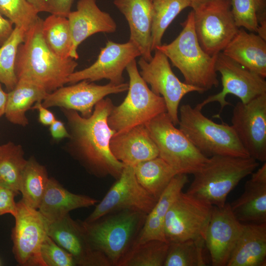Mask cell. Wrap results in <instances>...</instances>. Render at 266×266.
Returning a JSON list of instances; mask_svg holds the SVG:
<instances>
[{
	"mask_svg": "<svg viewBox=\"0 0 266 266\" xmlns=\"http://www.w3.org/2000/svg\"><path fill=\"white\" fill-rule=\"evenodd\" d=\"M114 105L110 99L104 98L96 104L88 117L73 110L62 109L67 120L72 155L97 177L117 179L125 165L114 157L110 149L115 132L109 126L108 117Z\"/></svg>",
	"mask_w": 266,
	"mask_h": 266,
	"instance_id": "obj_1",
	"label": "cell"
},
{
	"mask_svg": "<svg viewBox=\"0 0 266 266\" xmlns=\"http://www.w3.org/2000/svg\"><path fill=\"white\" fill-rule=\"evenodd\" d=\"M43 20L38 17L26 32L18 48L15 72L18 80L35 84L50 93L67 83L78 63L71 58L58 56L49 48L42 36Z\"/></svg>",
	"mask_w": 266,
	"mask_h": 266,
	"instance_id": "obj_2",
	"label": "cell"
},
{
	"mask_svg": "<svg viewBox=\"0 0 266 266\" xmlns=\"http://www.w3.org/2000/svg\"><path fill=\"white\" fill-rule=\"evenodd\" d=\"M146 215L139 211L122 210L92 222H80L93 248L103 254L111 266H117L135 244Z\"/></svg>",
	"mask_w": 266,
	"mask_h": 266,
	"instance_id": "obj_3",
	"label": "cell"
},
{
	"mask_svg": "<svg viewBox=\"0 0 266 266\" xmlns=\"http://www.w3.org/2000/svg\"><path fill=\"white\" fill-rule=\"evenodd\" d=\"M181 25L182 30L174 40L169 44H162L156 49L163 53L180 70L185 83L204 92L217 87L219 84L215 69L217 55H208L200 45L195 31L193 10Z\"/></svg>",
	"mask_w": 266,
	"mask_h": 266,
	"instance_id": "obj_4",
	"label": "cell"
},
{
	"mask_svg": "<svg viewBox=\"0 0 266 266\" xmlns=\"http://www.w3.org/2000/svg\"><path fill=\"white\" fill-rule=\"evenodd\" d=\"M259 166L252 157L213 156L198 171L187 194L213 206L221 207L230 193Z\"/></svg>",
	"mask_w": 266,
	"mask_h": 266,
	"instance_id": "obj_5",
	"label": "cell"
},
{
	"mask_svg": "<svg viewBox=\"0 0 266 266\" xmlns=\"http://www.w3.org/2000/svg\"><path fill=\"white\" fill-rule=\"evenodd\" d=\"M179 129L203 155L249 157L233 128L223 122L219 124L204 116L201 109L190 104L181 106Z\"/></svg>",
	"mask_w": 266,
	"mask_h": 266,
	"instance_id": "obj_6",
	"label": "cell"
},
{
	"mask_svg": "<svg viewBox=\"0 0 266 266\" xmlns=\"http://www.w3.org/2000/svg\"><path fill=\"white\" fill-rule=\"evenodd\" d=\"M126 69L129 78L128 94L120 104L113 106L108 117V125L115 133L145 125L166 112L164 99L149 88L140 75L136 60Z\"/></svg>",
	"mask_w": 266,
	"mask_h": 266,
	"instance_id": "obj_7",
	"label": "cell"
},
{
	"mask_svg": "<svg viewBox=\"0 0 266 266\" xmlns=\"http://www.w3.org/2000/svg\"><path fill=\"white\" fill-rule=\"evenodd\" d=\"M155 143L160 158L178 174H194L208 161L179 129L166 112L145 124Z\"/></svg>",
	"mask_w": 266,
	"mask_h": 266,
	"instance_id": "obj_8",
	"label": "cell"
},
{
	"mask_svg": "<svg viewBox=\"0 0 266 266\" xmlns=\"http://www.w3.org/2000/svg\"><path fill=\"white\" fill-rule=\"evenodd\" d=\"M195 33L200 45L210 56L222 52L239 30L230 0H208L192 6Z\"/></svg>",
	"mask_w": 266,
	"mask_h": 266,
	"instance_id": "obj_9",
	"label": "cell"
},
{
	"mask_svg": "<svg viewBox=\"0 0 266 266\" xmlns=\"http://www.w3.org/2000/svg\"><path fill=\"white\" fill-rule=\"evenodd\" d=\"M212 206L182 191L166 216L164 233L166 241H205Z\"/></svg>",
	"mask_w": 266,
	"mask_h": 266,
	"instance_id": "obj_10",
	"label": "cell"
},
{
	"mask_svg": "<svg viewBox=\"0 0 266 266\" xmlns=\"http://www.w3.org/2000/svg\"><path fill=\"white\" fill-rule=\"evenodd\" d=\"M150 61L140 57L137 64L144 81L150 85L151 91L163 97L166 112L175 126L179 123L178 107L182 98L191 92L204 91L198 87L181 82L171 69L168 59L161 51L154 50Z\"/></svg>",
	"mask_w": 266,
	"mask_h": 266,
	"instance_id": "obj_11",
	"label": "cell"
},
{
	"mask_svg": "<svg viewBox=\"0 0 266 266\" xmlns=\"http://www.w3.org/2000/svg\"><path fill=\"white\" fill-rule=\"evenodd\" d=\"M215 69L221 75L223 88L219 93L208 97L196 106L202 110L206 104L217 102L220 110L215 118H220L223 109L231 105L226 100L227 95L231 94L247 103L255 98L266 93V81L260 75L245 68L225 55L222 52L217 56Z\"/></svg>",
	"mask_w": 266,
	"mask_h": 266,
	"instance_id": "obj_12",
	"label": "cell"
},
{
	"mask_svg": "<svg viewBox=\"0 0 266 266\" xmlns=\"http://www.w3.org/2000/svg\"><path fill=\"white\" fill-rule=\"evenodd\" d=\"M17 205L12 233L14 257L22 266H45L40 248L48 235V221L38 209L28 206L22 200Z\"/></svg>",
	"mask_w": 266,
	"mask_h": 266,
	"instance_id": "obj_13",
	"label": "cell"
},
{
	"mask_svg": "<svg viewBox=\"0 0 266 266\" xmlns=\"http://www.w3.org/2000/svg\"><path fill=\"white\" fill-rule=\"evenodd\" d=\"M157 200L138 182L133 167L125 165L119 177L84 221L92 222L106 214L122 210H134L147 214Z\"/></svg>",
	"mask_w": 266,
	"mask_h": 266,
	"instance_id": "obj_14",
	"label": "cell"
},
{
	"mask_svg": "<svg viewBox=\"0 0 266 266\" xmlns=\"http://www.w3.org/2000/svg\"><path fill=\"white\" fill-rule=\"evenodd\" d=\"M231 122L249 156L257 161L266 162V93L247 103L237 102Z\"/></svg>",
	"mask_w": 266,
	"mask_h": 266,
	"instance_id": "obj_15",
	"label": "cell"
},
{
	"mask_svg": "<svg viewBox=\"0 0 266 266\" xmlns=\"http://www.w3.org/2000/svg\"><path fill=\"white\" fill-rule=\"evenodd\" d=\"M141 56L136 46L130 41L119 43L111 40L102 48L97 60L89 67L74 71L68 77L67 83L83 80L90 82L105 79L115 84L124 83V70L133 60Z\"/></svg>",
	"mask_w": 266,
	"mask_h": 266,
	"instance_id": "obj_16",
	"label": "cell"
},
{
	"mask_svg": "<svg viewBox=\"0 0 266 266\" xmlns=\"http://www.w3.org/2000/svg\"><path fill=\"white\" fill-rule=\"evenodd\" d=\"M72 85L61 87L48 93L42 101L46 108L60 107L79 112L84 117L90 116L96 104L105 97L128 91L129 84H115L109 82L98 85L86 80Z\"/></svg>",
	"mask_w": 266,
	"mask_h": 266,
	"instance_id": "obj_17",
	"label": "cell"
},
{
	"mask_svg": "<svg viewBox=\"0 0 266 266\" xmlns=\"http://www.w3.org/2000/svg\"><path fill=\"white\" fill-rule=\"evenodd\" d=\"M244 225L234 216L230 203L212 206L205 245L213 266H226Z\"/></svg>",
	"mask_w": 266,
	"mask_h": 266,
	"instance_id": "obj_18",
	"label": "cell"
},
{
	"mask_svg": "<svg viewBox=\"0 0 266 266\" xmlns=\"http://www.w3.org/2000/svg\"><path fill=\"white\" fill-rule=\"evenodd\" d=\"M47 234L72 255L78 266H111L103 254L93 248L80 221L74 220L69 214L48 221Z\"/></svg>",
	"mask_w": 266,
	"mask_h": 266,
	"instance_id": "obj_19",
	"label": "cell"
},
{
	"mask_svg": "<svg viewBox=\"0 0 266 266\" xmlns=\"http://www.w3.org/2000/svg\"><path fill=\"white\" fill-rule=\"evenodd\" d=\"M67 18L72 39L69 57L74 60L79 58L78 47L88 37L99 33H113L117 29L114 20L99 7L96 0H79L76 10Z\"/></svg>",
	"mask_w": 266,
	"mask_h": 266,
	"instance_id": "obj_20",
	"label": "cell"
},
{
	"mask_svg": "<svg viewBox=\"0 0 266 266\" xmlns=\"http://www.w3.org/2000/svg\"><path fill=\"white\" fill-rule=\"evenodd\" d=\"M110 149L117 160L133 166L159 156L157 147L145 125L115 133L110 140Z\"/></svg>",
	"mask_w": 266,
	"mask_h": 266,
	"instance_id": "obj_21",
	"label": "cell"
},
{
	"mask_svg": "<svg viewBox=\"0 0 266 266\" xmlns=\"http://www.w3.org/2000/svg\"><path fill=\"white\" fill-rule=\"evenodd\" d=\"M114 5L124 16L130 29L129 41L138 49L141 57L150 61L151 52L152 3L151 0H114Z\"/></svg>",
	"mask_w": 266,
	"mask_h": 266,
	"instance_id": "obj_22",
	"label": "cell"
},
{
	"mask_svg": "<svg viewBox=\"0 0 266 266\" xmlns=\"http://www.w3.org/2000/svg\"><path fill=\"white\" fill-rule=\"evenodd\" d=\"M251 175L242 195L230 204L231 209L241 223H266V162Z\"/></svg>",
	"mask_w": 266,
	"mask_h": 266,
	"instance_id": "obj_23",
	"label": "cell"
},
{
	"mask_svg": "<svg viewBox=\"0 0 266 266\" xmlns=\"http://www.w3.org/2000/svg\"><path fill=\"white\" fill-rule=\"evenodd\" d=\"M221 52L245 68L266 78V40L257 33L239 29Z\"/></svg>",
	"mask_w": 266,
	"mask_h": 266,
	"instance_id": "obj_24",
	"label": "cell"
},
{
	"mask_svg": "<svg viewBox=\"0 0 266 266\" xmlns=\"http://www.w3.org/2000/svg\"><path fill=\"white\" fill-rule=\"evenodd\" d=\"M266 265V223L244 224L226 266Z\"/></svg>",
	"mask_w": 266,
	"mask_h": 266,
	"instance_id": "obj_25",
	"label": "cell"
},
{
	"mask_svg": "<svg viewBox=\"0 0 266 266\" xmlns=\"http://www.w3.org/2000/svg\"><path fill=\"white\" fill-rule=\"evenodd\" d=\"M99 202L91 197L68 191L51 178L49 179L38 210L48 222H52L69 214L71 210L92 206Z\"/></svg>",
	"mask_w": 266,
	"mask_h": 266,
	"instance_id": "obj_26",
	"label": "cell"
},
{
	"mask_svg": "<svg viewBox=\"0 0 266 266\" xmlns=\"http://www.w3.org/2000/svg\"><path fill=\"white\" fill-rule=\"evenodd\" d=\"M188 182L186 174H178L172 178L147 214L135 245L151 239L166 241L164 233L166 215L172 203Z\"/></svg>",
	"mask_w": 266,
	"mask_h": 266,
	"instance_id": "obj_27",
	"label": "cell"
},
{
	"mask_svg": "<svg viewBox=\"0 0 266 266\" xmlns=\"http://www.w3.org/2000/svg\"><path fill=\"white\" fill-rule=\"evenodd\" d=\"M48 93L33 83L18 80L15 87L7 93L4 115L10 123L26 126L29 121L26 115L37 101H42Z\"/></svg>",
	"mask_w": 266,
	"mask_h": 266,
	"instance_id": "obj_28",
	"label": "cell"
},
{
	"mask_svg": "<svg viewBox=\"0 0 266 266\" xmlns=\"http://www.w3.org/2000/svg\"><path fill=\"white\" fill-rule=\"evenodd\" d=\"M133 167L140 185L157 200L178 173L159 157L141 162Z\"/></svg>",
	"mask_w": 266,
	"mask_h": 266,
	"instance_id": "obj_29",
	"label": "cell"
},
{
	"mask_svg": "<svg viewBox=\"0 0 266 266\" xmlns=\"http://www.w3.org/2000/svg\"><path fill=\"white\" fill-rule=\"evenodd\" d=\"M49 178L45 167L33 158L27 160L21 178L19 193L22 200L38 209L45 192Z\"/></svg>",
	"mask_w": 266,
	"mask_h": 266,
	"instance_id": "obj_30",
	"label": "cell"
},
{
	"mask_svg": "<svg viewBox=\"0 0 266 266\" xmlns=\"http://www.w3.org/2000/svg\"><path fill=\"white\" fill-rule=\"evenodd\" d=\"M27 160L22 147L8 142L0 146V185L19 193L20 184Z\"/></svg>",
	"mask_w": 266,
	"mask_h": 266,
	"instance_id": "obj_31",
	"label": "cell"
},
{
	"mask_svg": "<svg viewBox=\"0 0 266 266\" xmlns=\"http://www.w3.org/2000/svg\"><path fill=\"white\" fill-rule=\"evenodd\" d=\"M151 50L162 44L163 35L176 17L192 6L190 0H152Z\"/></svg>",
	"mask_w": 266,
	"mask_h": 266,
	"instance_id": "obj_32",
	"label": "cell"
},
{
	"mask_svg": "<svg viewBox=\"0 0 266 266\" xmlns=\"http://www.w3.org/2000/svg\"><path fill=\"white\" fill-rule=\"evenodd\" d=\"M42 34L55 54L62 58H70L72 39L67 18L51 14L43 20Z\"/></svg>",
	"mask_w": 266,
	"mask_h": 266,
	"instance_id": "obj_33",
	"label": "cell"
},
{
	"mask_svg": "<svg viewBox=\"0 0 266 266\" xmlns=\"http://www.w3.org/2000/svg\"><path fill=\"white\" fill-rule=\"evenodd\" d=\"M168 246L167 242L159 239L136 244L117 266H164Z\"/></svg>",
	"mask_w": 266,
	"mask_h": 266,
	"instance_id": "obj_34",
	"label": "cell"
},
{
	"mask_svg": "<svg viewBox=\"0 0 266 266\" xmlns=\"http://www.w3.org/2000/svg\"><path fill=\"white\" fill-rule=\"evenodd\" d=\"M203 239H188L169 243L164 266H205Z\"/></svg>",
	"mask_w": 266,
	"mask_h": 266,
	"instance_id": "obj_35",
	"label": "cell"
},
{
	"mask_svg": "<svg viewBox=\"0 0 266 266\" xmlns=\"http://www.w3.org/2000/svg\"><path fill=\"white\" fill-rule=\"evenodd\" d=\"M26 32L14 27L10 36L0 47V82L8 91L12 90L18 82L15 61L18 47L24 40Z\"/></svg>",
	"mask_w": 266,
	"mask_h": 266,
	"instance_id": "obj_36",
	"label": "cell"
},
{
	"mask_svg": "<svg viewBox=\"0 0 266 266\" xmlns=\"http://www.w3.org/2000/svg\"><path fill=\"white\" fill-rule=\"evenodd\" d=\"M237 27L257 33L259 22L266 18V0H230Z\"/></svg>",
	"mask_w": 266,
	"mask_h": 266,
	"instance_id": "obj_37",
	"label": "cell"
},
{
	"mask_svg": "<svg viewBox=\"0 0 266 266\" xmlns=\"http://www.w3.org/2000/svg\"><path fill=\"white\" fill-rule=\"evenodd\" d=\"M38 13L27 0H0V13L26 31L37 20Z\"/></svg>",
	"mask_w": 266,
	"mask_h": 266,
	"instance_id": "obj_38",
	"label": "cell"
},
{
	"mask_svg": "<svg viewBox=\"0 0 266 266\" xmlns=\"http://www.w3.org/2000/svg\"><path fill=\"white\" fill-rule=\"evenodd\" d=\"M40 254L45 266H76L72 255L56 243L48 235L44 238Z\"/></svg>",
	"mask_w": 266,
	"mask_h": 266,
	"instance_id": "obj_39",
	"label": "cell"
},
{
	"mask_svg": "<svg viewBox=\"0 0 266 266\" xmlns=\"http://www.w3.org/2000/svg\"><path fill=\"white\" fill-rule=\"evenodd\" d=\"M16 195L11 189L0 185V215L10 214L15 216L17 205L14 199Z\"/></svg>",
	"mask_w": 266,
	"mask_h": 266,
	"instance_id": "obj_40",
	"label": "cell"
},
{
	"mask_svg": "<svg viewBox=\"0 0 266 266\" xmlns=\"http://www.w3.org/2000/svg\"><path fill=\"white\" fill-rule=\"evenodd\" d=\"M74 0H45L46 12L67 17Z\"/></svg>",
	"mask_w": 266,
	"mask_h": 266,
	"instance_id": "obj_41",
	"label": "cell"
},
{
	"mask_svg": "<svg viewBox=\"0 0 266 266\" xmlns=\"http://www.w3.org/2000/svg\"><path fill=\"white\" fill-rule=\"evenodd\" d=\"M47 108L42 105V101H37L31 108L38 111V121L44 126H50L57 119L54 114Z\"/></svg>",
	"mask_w": 266,
	"mask_h": 266,
	"instance_id": "obj_42",
	"label": "cell"
},
{
	"mask_svg": "<svg viewBox=\"0 0 266 266\" xmlns=\"http://www.w3.org/2000/svg\"><path fill=\"white\" fill-rule=\"evenodd\" d=\"M49 126L50 134L54 139L59 140L64 138H69L70 135L68 131L61 121L56 119Z\"/></svg>",
	"mask_w": 266,
	"mask_h": 266,
	"instance_id": "obj_43",
	"label": "cell"
},
{
	"mask_svg": "<svg viewBox=\"0 0 266 266\" xmlns=\"http://www.w3.org/2000/svg\"><path fill=\"white\" fill-rule=\"evenodd\" d=\"M14 29L13 24L8 19L4 18L0 13V47L10 36Z\"/></svg>",
	"mask_w": 266,
	"mask_h": 266,
	"instance_id": "obj_44",
	"label": "cell"
},
{
	"mask_svg": "<svg viewBox=\"0 0 266 266\" xmlns=\"http://www.w3.org/2000/svg\"><path fill=\"white\" fill-rule=\"evenodd\" d=\"M7 99V93L2 89V84L0 82V117L4 115Z\"/></svg>",
	"mask_w": 266,
	"mask_h": 266,
	"instance_id": "obj_45",
	"label": "cell"
},
{
	"mask_svg": "<svg viewBox=\"0 0 266 266\" xmlns=\"http://www.w3.org/2000/svg\"><path fill=\"white\" fill-rule=\"evenodd\" d=\"M39 13L46 12L45 0H27Z\"/></svg>",
	"mask_w": 266,
	"mask_h": 266,
	"instance_id": "obj_46",
	"label": "cell"
},
{
	"mask_svg": "<svg viewBox=\"0 0 266 266\" xmlns=\"http://www.w3.org/2000/svg\"><path fill=\"white\" fill-rule=\"evenodd\" d=\"M192 2V6L195 4H198L200 2H202L208 0H190ZM191 6V7H192Z\"/></svg>",
	"mask_w": 266,
	"mask_h": 266,
	"instance_id": "obj_47",
	"label": "cell"
},
{
	"mask_svg": "<svg viewBox=\"0 0 266 266\" xmlns=\"http://www.w3.org/2000/svg\"><path fill=\"white\" fill-rule=\"evenodd\" d=\"M151 0L152 1V0Z\"/></svg>",
	"mask_w": 266,
	"mask_h": 266,
	"instance_id": "obj_48",
	"label": "cell"
},
{
	"mask_svg": "<svg viewBox=\"0 0 266 266\" xmlns=\"http://www.w3.org/2000/svg\"></svg>",
	"mask_w": 266,
	"mask_h": 266,
	"instance_id": "obj_49",
	"label": "cell"
},
{
	"mask_svg": "<svg viewBox=\"0 0 266 266\" xmlns=\"http://www.w3.org/2000/svg\"></svg>",
	"mask_w": 266,
	"mask_h": 266,
	"instance_id": "obj_50",
	"label": "cell"
}]
</instances>
